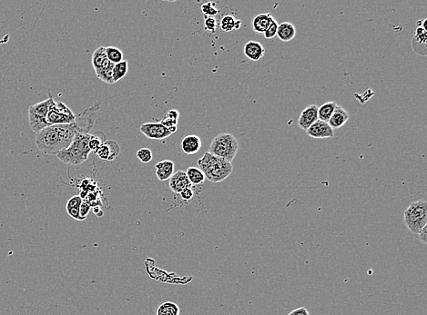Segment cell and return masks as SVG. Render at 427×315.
<instances>
[{"label": "cell", "mask_w": 427, "mask_h": 315, "mask_svg": "<svg viewBox=\"0 0 427 315\" xmlns=\"http://www.w3.org/2000/svg\"><path fill=\"white\" fill-rule=\"evenodd\" d=\"M76 121L69 125H54L36 134L37 148L46 154H58L68 148L77 133Z\"/></svg>", "instance_id": "6da1fadb"}, {"label": "cell", "mask_w": 427, "mask_h": 315, "mask_svg": "<svg viewBox=\"0 0 427 315\" xmlns=\"http://www.w3.org/2000/svg\"><path fill=\"white\" fill-rule=\"evenodd\" d=\"M198 166L211 183H220L231 176L233 171L232 163L207 152L198 160Z\"/></svg>", "instance_id": "7a4b0ae2"}, {"label": "cell", "mask_w": 427, "mask_h": 315, "mask_svg": "<svg viewBox=\"0 0 427 315\" xmlns=\"http://www.w3.org/2000/svg\"><path fill=\"white\" fill-rule=\"evenodd\" d=\"M91 136V133L87 134L77 131L71 144L68 148L58 153L57 158L61 162L69 166H79L82 163L86 162L91 152L89 147Z\"/></svg>", "instance_id": "3957f363"}, {"label": "cell", "mask_w": 427, "mask_h": 315, "mask_svg": "<svg viewBox=\"0 0 427 315\" xmlns=\"http://www.w3.org/2000/svg\"><path fill=\"white\" fill-rule=\"evenodd\" d=\"M239 150V142L236 137L229 133H223L214 137L209 145V153L232 163Z\"/></svg>", "instance_id": "277c9868"}, {"label": "cell", "mask_w": 427, "mask_h": 315, "mask_svg": "<svg viewBox=\"0 0 427 315\" xmlns=\"http://www.w3.org/2000/svg\"><path fill=\"white\" fill-rule=\"evenodd\" d=\"M405 225L411 233L418 234L427 225V203L423 200L410 203L404 215Z\"/></svg>", "instance_id": "5b68a950"}, {"label": "cell", "mask_w": 427, "mask_h": 315, "mask_svg": "<svg viewBox=\"0 0 427 315\" xmlns=\"http://www.w3.org/2000/svg\"><path fill=\"white\" fill-rule=\"evenodd\" d=\"M54 102L53 97H50L45 101L33 104L28 108V121L32 131L37 134L38 132L48 127L49 124L47 122V116L50 110V106Z\"/></svg>", "instance_id": "8992f818"}, {"label": "cell", "mask_w": 427, "mask_h": 315, "mask_svg": "<svg viewBox=\"0 0 427 315\" xmlns=\"http://www.w3.org/2000/svg\"><path fill=\"white\" fill-rule=\"evenodd\" d=\"M76 121V116L71 109L62 102H53L47 116L49 126L69 125Z\"/></svg>", "instance_id": "52a82bcc"}, {"label": "cell", "mask_w": 427, "mask_h": 315, "mask_svg": "<svg viewBox=\"0 0 427 315\" xmlns=\"http://www.w3.org/2000/svg\"><path fill=\"white\" fill-rule=\"evenodd\" d=\"M99 110V104H95L93 107L87 108L84 112L80 114L78 117H76L77 131L82 133L90 134V131L93 127L95 123L96 116Z\"/></svg>", "instance_id": "ba28073f"}, {"label": "cell", "mask_w": 427, "mask_h": 315, "mask_svg": "<svg viewBox=\"0 0 427 315\" xmlns=\"http://www.w3.org/2000/svg\"><path fill=\"white\" fill-rule=\"evenodd\" d=\"M140 130L149 139L162 140L172 135V133L160 123H145Z\"/></svg>", "instance_id": "9c48e42d"}, {"label": "cell", "mask_w": 427, "mask_h": 315, "mask_svg": "<svg viewBox=\"0 0 427 315\" xmlns=\"http://www.w3.org/2000/svg\"><path fill=\"white\" fill-rule=\"evenodd\" d=\"M306 134L311 137L317 139L334 137V131L329 126V124L319 119L306 130Z\"/></svg>", "instance_id": "30bf717a"}, {"label": "cell", "mask_w": 427, "mask_h": 315, "mask_svg": "<svg viewBox=\"0 0 427 315\" xmlns=\"http://www.w3.org/2000/svg\"><path fill=\"white\" fill-rule=\"evenodd\" d=\"M318 120V107L316 104H311L305 108L301 113L298 126L301 129L306 131L314 123Z\"/></svg>", "instance_id": "8fae6325"}, {"label": "cell", "mask_w": 427, "mask_h": 315, "mask_svg": "<svg viewBox=\"0 0 427 315\" xmlns=\"http://www.w3.org/2000/svg\"><path fill=\"white\" fill-rule=\"evenodd\" d=\"M95 153L102 160L112 161L119 154V145L115 141H105Z\"/></svg>", "instance_id": "7c38bea8"}, {"label": "cell", "mask_w": 427, "mask_h": 315, "mask_svg": "<svg viewBox=\"0 0 427 315\" xmlns=\"http://www.w3.org/2000/svg\"><path fill=\"white\" fill-rule=\"evenodd\" d=\"M169 188L175 194H181L183 190L191 188V183L189 180L186 173L183 171H177L173 174L169 178Z\"/></svg>", "instance_id": "4fadbf2b"}, {"label": "cell", "mask_w": 427, "mask_h": 315, "mask_svg": "<svg viewBox=\"0 0 427 315\" xmlns=\"http://www.w3.org/2000/svg\"><path fill=\"white\" fill-rule=\"evenodd\" d=\"M91 62H92V66H93V68L95 70L97 76L103 69L108 68L109 66L112 64L110 61H109V59H107L106 47H104V46H100L94 51V53L92 55Z\"/></svg>", "instance_id": "5bb4252c"}, {"label": "cell", "mask_w": 427, "mask_h": 315, "mask_svg": "<svg viewBox=\"0 0 427 315\" xmlns=\"http://www.w3.org/2000/svg\"><path fill=\"white\" fill-rule=\"evenodd\" d=\"M243 53L250 60L260 61L265 55V49L260 42L249 41L244 45Z\"/></svg>", "instance_id": "9a60e30c"}, {"label": "cell", "mask_w": 427, "mask_h": 315, "mask_svg": "<svg viewBox=\"0 0 427 315\" xmlns=\"http://www.w3.org/2000/svg\"><path fill=\"white\" fill-rule=\"evenodd\" d=\"M201 140L197 135H187L182 141V151L189 155L198 153L201 148Z\"/></svg>", "instance_id": "2e32d148"}, {"label": "cell", "mask_w": 427, "mask_h": 315, "mask_svg": "<svg viewBox=\"0 0 427 315\" xmlns=\"http://www.w3.org/2000/svg\"><path fill=\"white\" fill-rule=\"evenodd\" d=\"M174 163L170 160H163L158 163L155 168H156V176L158 179L161 182L169 180V178L174 174Z\"/></svg>", "instance_id": "e0dca14e"}, {"label": "cell", "mask_w": 427, "mask_h": 315, "mask_svg": "<svg viewBox=\"0 0 427 315\" xmlns=\"http://www.w3.org/2000/svg\"><path fill=\"white\" fill-rule=\"evenodd\" d=\"M349 113L347 112L345 108L337 104L334 112L332 113V117L328 121V124L334 130L344 126L346 122L349 120Z\"/></svg>", "instance_id": "ac0fdd59"}, {"label": "cell", "mask_w": 427, "mask_h": 315, "mask_svg": "<svg viewBox=\"0 0 427 315\" xmlns=\"http://www.w3.org/2000/svg\"><path fill=\"white\" fill-rule=\"evenodd\" d=\"M273 17L271 14H259L251 21L253 31L258 34H264L267 30L271 20Z\"/></svg>", "instance_id": "d6986e66"}, {"label": "cell", "mask_w": 427, "mask_h": 315, "mask_svg": "<svg viewBox=\"0 0 427 315\" xmlns=\"http://www.w3.org/2000/svg\"><path fill=\"white\" fill-rule=\"evenodd\" d=\"M276 36L280 40L289 42L292 40L296 36V28L293 24L290 22H282L278 26Z\"/></svg>", "instance_id": "ffe728a7"}, {"label": "cell", "mask_w": 427, "mask_h": 315, "mask_svg": "<svg viewBox=\"0 0 427 315\" xmlns=\"http://www.w3.org/2000/svg\"><path fill=\"white\" fill-rule=\"evenodd\" d=\"M82 202H83V199L80 197V195H74L71 198L68 199L66 204V210L68 212V215L75 220L80 221L79 210H80Z\"/></svg>", "instance_id": "44dd1931"}, {"label": "cell", "mask_w": 427, "mask_h": 315, "mask_svg": "<svg viewBox=\"0 0 427 315\" xmlns=\"http://www.w3.org/2000/svg\"><path fill=\"white\" fill-rule=\"evenodd\" d=\"M220 27L223 32H232L233 30H238V29L241 28V21L235 19L233 16L226 15L222 18V20L220 22Z\"/></svg>", "instance_id": "7402d4cb"}, {"label": "cell", "mask_w": 427, "mask_h": 315, "mask_svg": "<svg viewBox=\"0 0 427 315\" xmlns=\"http://www.w3.org/2000/svg\"><path fill=\"white\" fill-rule=\"evenodd\" d=\"M187 176L191 183V185H200L204 183L205 176L203 172L198 167H191L187 169Z\"/></svg>", "instance_id": "603a6c76"}, {"label": "cell", "mask_w": 427, "mask_h": 315, "mask_svg": "<svg viewBox=\"0 0 427 315\" xmlns=\"http://www.w3.org/2000/svg\"><path fill=\"white\" fill-rule=\"evenodd\" d=\"M337 104L335 102H327L325 104H322L318 108V119L321 121L326 122L330 120L332 117V113L334 112Z\"/></svg>", "instance_id": "cb8c5ba5"}, {"label": "cell", "mask_w": 427, "mask_h": 315, "mask_svg": "<svg viewBox=\"0 0 427 315\" xmlns=\"http://www.w3.org/2000/svg\"><path fill=\"white\" fill-rule=\"evenodd\" d=\"M181 310L176 303L166 302L159 305L156 315H180Z\"/></svg>", "instance_id": "d4e9b609"}, {"label": "cell", "mask_w": 427, "mask_h": 315, "mask_svg": "<svg viewBox=\"0 0 427 315\" xmlns=\"http://www.w3.org/2000/svg\"><path fill=\"white\" fill-rule=\"evenodd\" d=\"M127 62L126 60H123L120 63L116 64L112 70V79H113L114 84L120 81L123 77L127 76Z\"/></svg>", "instance_id": "484cf974"}, {"label": "cell", "mask_w": 427, "mask_h": 315, "mask_svg": "<svg viewBox=\"0 0 427 315\" xmlns=\"http://www.w3.org/2000/svg\"><path fill=\"white\" fill-rule=\"evenodd\" d=\"M106 55H107V59L114 65L120 63L124 60L122 51L114 46L106 47Z\"/></svg>", "instance_id": "4316f807"}, {"label": "cell", "mask_w": 427, "mask_h": 315, "mask_svg": "<svg viewBox=\"0 0 427 315\" xmlns=\"http://www.w3.org/2000/svg\"><path fill=\"white\" fill-rule=\"evenodd\" d=\"M105 142V135L98 132L91 134V139L89 141V147L91 149V152H96L101 144Z\"/></svg>", "instance_id": "83f0119b"}, {"label": "cell", "mask_w": 427, "mask_h": 315, "mask_svg": "<svg viewBox=\"0 0 427 315\" xmlns=\"http://www.w3.org/2000/svg\"><path fill=\"white\" fill-rule=\"evenodd\" d=\"M201 11L204 14L205 17H214L218 15L219 10L216 8V5L214 2H208L204 3L201 6Z\"/></svg>", "instance_id": "f1b7e54d"}, {"label": "cell", "mask_w": 427, "mask_h": 315, "mask_svg": "<svg viewBox=\"0 0 427 315\" xmlns=\"http://www.w3.org/2000/svg\"><path fill=\"white\" fill-rule=\"evenodd\" d=\"M278 26H279V24L276 21V19H274V18H272L267 30L264 33L265 38H267V39L274 38V36H276V34H277Z\"/></svg>", "instance_id": "f546056e"}, {"label": "cell", "mask_w": 427, "mask_h": 315, "mask_svg": "<svg viewBox=\"0 0 427 315\" xmlns=\"http://www.w3.org/2000/svg\"><path fill=\"white\" fill-rule=\"evenodd\" d=\"M137 158L142 163H150L152 160V152L149 148H141L137 152Z\"/></svg>", "instance_id": "4dcf8cb0"}, {"label": "cell", "mask_w": 427, "mask_h": 315, "mask_svg": "<svg viewBox=\"0 0 427 315\" xmlns=\"http://www.w3.org/2000/svg\"><path fill=\"white\" fill-rule=\"evenodd\" d=\"M205 30L209 31L210 33H215L217 28V20L214 17H205L204 18Z\"/></svg>", "instance_id": "1f68e13d"}, {"label": "cell", "mask_w": 427, "mask_h": 315, "mask_svg": "<svg viewBox=\"0 0 427 315\" xmlns=\"http://www.w3.org/2000/svg\"><path fill=\"white\" fill-rule=\"evenodd\" d=\"M160 124H162L167 129L169 130V132L173 134L174 132L177 130L178 120L169 118V117H165L162 121L160 122Z\"/></svg>", "instance_id": "d6a6232c"}, {"label": "cell", "mask_w": 427, "mask_h": 315, "mask_svg": "<svg viewBox=\"0 0 427 315\" xmlns=\"http://www.w3.org/2000/svg\"><path fill=\"white\" fill-rule=\"evenodd\" d=\"M90 210H91V205L89 204V203H87V202H82L81 205H80V210H79V217H80V220H85L86 219L87 216L89 215V213H90Z\"/></svg>", "instance_id": "836d02e7"}, {"label": "cell", "mask_w": 427, "mask_h": 315, "mask_svg": "<svg viewBox=\"0 0 427 315\" xmlns=\"http://www.w3.org/2000/svg\"><path fill=\"white\" fill-rule=\"evenodd\" d=\"M180 195H181L182 200H184V201H190V200L193 198L194 192H193L192 188H186V189L182 191V193L180 194Z\"/></svg>", "instance_id": "e575fe53"}, {"label": "cell", "mask_w": 427, "mask_h": 315, "mask_svg": "<svg viewBox=\"0 0 427 315\" xmlns=\"http://www.w3.org/2000/svg\"><path fill=\"white\" fill-rule=\"evenodd\" d=\"M288 315H310V313L306 308L301 307V308L291 311Z\"/></svg>", "instance_id": "d590c367"}, {"label": "cell", "mask_w": 427, "mask_h": 315, "mask_svg": "<svg viewBox=\"0 0 427 315\" xmlns=\"http://www.w3.org/2000/svg\"><path fill=\"white\" fill-rule=\"evenodd\" d=\"M419 237H420V242L423 243V244L427 243V225L424 226L423 229L419 232Z\"/></svg>", "instance_id": "8d00e7d4"}]
</instances>
